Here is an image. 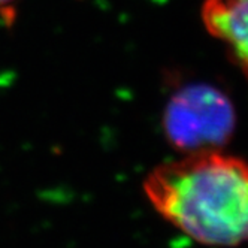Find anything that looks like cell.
<instances>
[{
  "instance_id": "6da1fadb",
  "label": "cell",
  "mask_w": 248,
  "mask_h": 248,
  "mask_svg": "<svg viewBox=\"0 0 248 248\" xmlns=\"http://www.w3.org/2000/svg\"><path fill=\"white\" fill-rule=\"evenodd\" d=\"M154 209L205 245L248 242V160L221 151L187 154L145 180Z\"/></svg>"
},
{
  "instance_id": "7a4b0ae2",
  "label": "cell",
  "mask_w": 248,
  "mask_h": 248,
  "mask_svg": "<svg viewBox=\"0 0 248 248\" xmlns=\"http://www.w3.org/2000/svg\"><path fill=\"white\" fill-rule=\"evenodd\" d=\"M235 129L232 102L218 88L191 84L176 92L163 114L170 145L184 155L220 151Z\"/></svg>"
},
{
  "instance_id": "3957f363",
  "label": "cell",
  "mask_w": 248,
  "mask_h": 248,
  "mask_svg": "<svg viewBox=\"0 0 248 248\" xmlns=\"http://www.w3.org/2000/svg\"><path fill=\"white\" fill-rule=\"evenodd\" d=\"M202 21L248 79V0H205Z\"/></svg>"
},
{
  "instance_id": "277c9868",
  "label": "cell",
  "mask_w": 248,
  "mask_h": 248,
  "mask_svg": "<svg viewBox=\"0 0 248 248\" xmlns=\"http://www.w3.org/2000/svg\"><path fill=\"white\" fill-rule=\"evenodd\" d=\"M14 0H0V9L2 8H5V6H8L9 3H12Z\"/></svg>"
}]
</instances>
